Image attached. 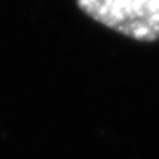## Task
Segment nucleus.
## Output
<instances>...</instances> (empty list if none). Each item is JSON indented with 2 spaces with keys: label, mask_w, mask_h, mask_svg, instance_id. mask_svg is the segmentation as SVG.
Listing matches in <instances>:
<instances>
[{
  "label": "nucleus",
  "mask_w": 159,
  "mask_h": 159,
  "mask_svg": "<svg viewBox=\"0 0 159 159\" xmlns=\"http://www.w3.org/2000/svg\"><path fill=\"white\" fill-rule=\"evenodd\" d=\"M79 9L138 42L159 40V0H76Z\"/></svg>",
  "instance_id": "1"
}]
</instances>
